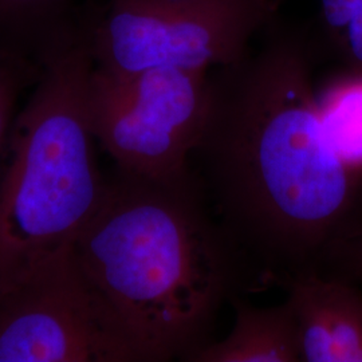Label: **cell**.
I'll return each instance as SVG.
<instances>
[{
  "mask_svg": "<svg viewBox=\"0 0 362 362\" xmlns=\"http://www.w3.org/2000/svg\"><path fill=\"white\" fill-rule=\"evenodd\" d=\"M192 157L209 208L255 288L326 275L362 231V176L325 136L310 45L275 19L259 46L209 71Z\"/></svg>",
  "mask_w": 362,
  "mask_h": 362,
  "instance_id": "cell-1",
  "label": "cell"
},
{
  "mask_svg": "<svg viewBox=\"0 0 362 362\" xmlns=\"http://www.w3.org/2000/svg\"><path fill=\"white\" fill-rule=\"evenodd\" d=\"M235 311L231 333L208 342L187 362H299L297 321L290 302L257 308L240 296L230 300Z\"/></svg>",
  "mask_w": 362,
  "mask_h": 362,
  "instance_id": "cell-8",
  "label": "cell"
},
{
  "mask_svg": "<svg viewBox=\"0 0 362 362\" xmlns=\"http://www.w3.org/2000/svg\"><path fill=\"white\" fill-rule=\"evenodd\" d=\"M315 93L327 141L345 165L362 176V71L344 69Z\"/></svg>",
  "mask_w": 362,
  "mask_h": 362,
  "instance_id": "cell-10",
  "label": "cell"
},
{
  "mask_svg": "<svg viewBox=\"0 0 362 362\" xmlns=\"http://www.w3.org/2000/svg\"><path fill=\"white\" fill-rule=\"evenodd\" d=\"M325 46L344 69L362 71V0H318Z\"/></svg>",
  "mask_w": 362,
  "mask_h": 362,
  "instance_id": "cell-11",
  "label": "cell"
},
{
  "mask_svg": "<svg viewBox=\"0 0 362 362\" xmlns=\"http://www.w3.org/2000/svg\"><path fill=\"white\" fill-rule=\"evenodd\" d=\"M79 34L42 69L0 155V294L69 252L104 196Z\"/></svg>",
  "mask_w": 362,
  "mask_h": 362,
  "instance_id": "cell-3",
  "label": "cell"
},
{
  "mask_svg": "<svg viewBox=\"0 0 362 362\" xmlns=\"http://www.w3.org/2000/svg\"><path fill=\"white\" fill-rule=\"evenodd\" d=\"M329 275L362 284V231L349 240L334 259Z\"/></svg>",
  "mask_w": 362,
  "mask_h": 362,
  "instance_id": "cell-13",
  "label": "cell"
},
{
  "mask_svg": "<svg viewBox=\"0 0 362 362\" xmlns=\"http://www.w3.org/2000/svg\"><path fill=\"white\" fill-rule=\"evenodd\" d=\"M0 362H130L73 248L0 294Z\"/></svg>",
  "mask_w": 362,
  "mask_h": 362,
  "instance_id": "cell-6",
  "label": "cell"
},
{
  "mask_svg": "<svg viewBox=\"0 0 362 362\" xmlns=\"http://www.w3.org/2000/svg\"><path fill=\"white\" fill-rule=\"evenodd\" d=\"M73 258L130 362L187 361L223 303L255 288L194 169L170 181L116 169Z\"/></svg>",
  "mask_w": 362,
  "mask_h": 362,
  "instance_id": "cell-2",
  "label": "cell"
},
{
  "mask_svg": "<svg viewBox=\"0 0 362 362\" xmlns=\"http://www.w3.org/2000/svg\"><path fill=\"white\" fill-rule=\"evenodd\" d=\"M40 74L38 66L0 55V155L19 112V100L25 91L33 89Z\"/></svg>",
  "mask_w": 362,
  "mask_h": 362,
  "instance_id": "cell-12",
  "label": "cell"
},
{
  "mask_svg": "<svg viewBox=\"0 0 362 362\" xmlns=\"http://www.w3.org/2000/svg\"><path fill=\"white\" fill-rule=\"evenodd\" d=\"M300 361L362 362V293L356 284L311 272L285 286Z\"/></svg>",
  "mask_w": 362,
  "mask_h": 362,
  "instance_id": "cell-7",
  "label": "cell"
},
{
  "mask_svg": "<svg viewBox=\"0 0 362 362\" xmlns=\"http://www.w3.org/2000/svg\"><path fill=\"white\" fill-rule=\"evenodd\" d=\"M275 13L274 0H90L81 30L105 73L212 70L243 57Z\"/></svg>",
  "mask_w": 362,
  "mask_h": 362,
  "instance_id": "cell-4",
  "label": "cell"
},
{
  "mask_svg": "<svg viewBox=\"0 0 362 362\" xmlns=\"http://www.w3.org/2000/svg\"><path fill=\"white\" fill-rule=\"evenodd\" d=\"M81 0H0V55L43 69L79 34Z\"/></svg>",
  "mask_w": 362,
  "mask_h": 362,
  "instance_id": "cell-9",
  "label": "cell"
},
{
  "mask_svg": "<svg viewBox=\"0 0 362 362\" xmlns=\"http://www.w3.org/2000/svg\"><path fill=\"white\" fill-rule=\"evenodd\" d=\"M211 70L175 67L110 74L93 65L91 128L118 170L152 180L192 173L207 115Z\"/></svg>",
  "mask_w": 362,
  "mask_h": 362,
  "instance_id": "cell-5",
  "label": "cell"
}]
</instances>
